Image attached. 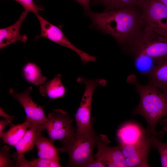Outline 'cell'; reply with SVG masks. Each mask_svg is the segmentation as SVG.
I'll use <instances>...</instances> for the list:
<instances>
[{
	"label": "cell",
	"mask_w": 167,
	"mask_h": 167,
	"mask_svg": "<svg viewBox=\"0 0 167 167\" xmlns=\"http://www.w3.org/2000/svg\"><path fill=\"white\" fill-rule=\"evenodd\" d=\"M127 49L135 56L143 54L150 57L156 65L167 58V38L145 26Z\"/></svg>",
	"instance_id": "cell-4"
},
{
	"label": "cell",
	"mask_w": 167,
	"mask_h": 167,
	"mask_svg": "<svg viewBox=\"0 0 167 167\" xmlns=\"http://www.w3.org/2000/svg\"><path fill=\"white\" fill-rule=\"evenodd\" d=\"M86 167H105L101 161L100 160L94 159L88 163Z\"/></svg>",
	"instance_id": "cell-27"
},
{
	"label": "cell",
	"mask_w": 167,
	"mask_h": 167,
	"mask_svg": "<svg viewBox=\"0 0 167 167\" xmlns=\"http://www.w3.org/2000/svg\"><path fill=\"white\" fill-rule=\"evenodd\" d=\"M10 148L5 146L1 148L0 151V167H14V162L11 158Z\"/></svg>",
	"instance_id": "cell-23"
},
{
	"label": "cell",
	"mask_w": 167,
	"mask_h": 167,
	"mask_svg": "<svg viewBox=\"0 0 167 167\" xmlns=\"http://www.w3.org/2000/svg\"><path fill=\"white\" fill-rule=\"evenodd\" d=\"M61 77V74H57L52 79L40 85L39 88L40 94L50 99L62 97L66 94V89L62 83Z\"/></svg>",
	"instance_id": "cell-16"
},
{
	"label": "cell",
	"mask_w": 167,
	"mask_h": 167,
	"mask_svg": "<svg viewBox=\"0 0 167 167\" xmlns=\"http://www.w3.org/2000/svg\"><path fill=\"white\" fill-rule=\"evenodd\" d=\"M35 144L38 150L39 158L51 160L59 163L58 151L50 139L43 136L41 131L37 132Z\"/></svg>",
	"instance_id": "cell-15"
},
{
	"label": "cell",
	"mask_w": 167,
	"mask_h": 167,
	"mask_svg": "<svg viewBox=\"0 0 167 167\" xmlns=\"http://www.w3.org/2000/svg\"><path fill=\"white\" fill-rule=\"evenodd\" d=\"M147 132L141 127L134 123H128L123 125L118 130L117 136L120 144L131 145L143 139Z\"/></svg>",
	"instance_id": "cell-13"
},
{
	"label": "cell",
	"mask_w": 167,
	"mask_h": 167,
	"mask_svg": "<svg viewBox=\"0 0 167 167\" xmlns=\"http://www.w3.org/2000/svg\"><path fill=\"white\" fill-rule=\"evenodd\" d=\"M148 83L167 93V58L156 65L149 74Z\"/></svg>",
	"instance_id": "cell-17"
},
{
	"label": "cell",
	"mask_w": 167,
	"mask_h": 167,
	"mask_svg": "<svg viewBox=\"0 0 167 167\" xmlns=\"http://www.w3.org/2000/svg\"><path fill=\"white\" fill-rule=\"evenodd\" d=\"M110 143L105 135L97 136L96 146L97 152L94 157L101 161L105 167H126L120 145L109 147Z\"/></svg>",
	"instance_id": "cell-10"
},
{
	"label": "cell",
	"mask_w": 167,
	"mask_h": 167,
	"mask_svg": "<svg viewBox=\"0 0 167 167\" xmlns=\"http://www.w3.org/2000/svg\"><path fill=\"white\" fill-rule=\"evenodd\" d=\"M97 137L93 130L88 133L74 131L61 141L62 146L58 149L68 153L67 167H86L94 159L93 151L96 145Z\"/></svg>",
	"instance_id": "cell-3"
},
{
	"label": "cell",
	"mask_w": 167,
	"mask_h": 167,
	"mask_svg": "<svg viewBox=\"0 0 167 167\" xmlns=\"http://www.w3.org/2000/svg\"><path fill=\"white\" fill-rule=\"evenodd\" d=\"M0 116L9 121L11 124L12 123V122L15 118L14 116H10L5 113L3 111V109L1 107H0Z\"/></svg>",
	"instance_id": "cell-29"
},
{
	"label": "cell",
	"mask_w": 167,
	"mask_h": 167,
	"mask_svg": "<svg viewBox=\"0 0 167 167\" xmlns=\"http://www.w3.org/2000/svg\"><path fill=\"white\" fill-rule=\"evenodd\" d=\"M28 13L24 11L15 23L9 27L0 29V49L17 41L24 43L28 39L27 36L25 34H21L20 28Z\"/></svg>",
	"instance_id": "cell-12"
},
{
	"label": "cell",
	"mask_w": 167,
	"mask_h": 167,
	"mask_svg": "<svg viewBox=\"0 0 167 167\" xmlns=\"http://www.w3.org/2000/svg\"><path fill=\"white\" fill-rule=\"evenodd\" d=\"M19 2L24 8V11L27 12H30L36 16L39 10H43L41 7L37 5L33 0H14Z\"/></svg>",
	"instance_id": "cell-24"
},
{
	"label": "cell",
	"mask_w": 167,
	"mask_h": 167,
	"mask_svg": "<svg viewBox=\"0 0 167 167\" xmlns=\"http://www.w3.org/2000/svg\"><path fill=\"white\" fill-rule=\"evenodd\" d=\"M139 0H101L106 7L105 11L137 5Z\"/></svg>",
	"instance_id": "cell-21"
},
{
	"label": "cell",
	"mask_w": 167,
	"mask_h": 167,
	"mask_svg": "<svg viewBox=\"0 0 167 167\" xmlns=\"http://www.w3.org/2000/svg\"><path fill=\"white\" fill-rule=\"evenodd\" d=\"M76 82L85 85V89L75 117L76 123V132L87 133L93 130L91 119V107L92 95L95 89L99 86H105L106 81L103 79L94 80L79 77Z\"/></svg>",
	"instance_id": "cell-5"
},
{
	"label": "cell",
	"mask_w": 167,
	"mask_h": 167,
	"mask_svg": "<svg viewBox=\"0 0 167 167\" xmlns=\"http://www.w3.org/2000/svg\"><path fill=\"white\" fill-rule=\"evenodd\" d=\"M48 117L46 129L49 139L53 142L63 140L74 131L71 125L73 119L66 111L55 109Z\"/></svg>",
	"instance_id": "cell-8"
},
{
	"label": "cell",
	"mask_w": 167,
	"mask_h": 167,
	"mask_svg": "<svg viewBox=\"0 0 167 167\" xmlns=\"http://www.w3.org/2000/svg\"><path fill=\"white\" fill-rule=\"evenodd\" d=\"M32 90V88L29 87L24 92L17 93L11 88L9 92L10 95L23 107L26 116V121L46 125L48 119L45 115L44 107L35 103L31 98L30 93Z\"/></svg>",
	"instance_id": "cell-11"
},
{
	"label": "cell",
	"mask_w": 167,
	"mask_h": 167,
	"mask_svg": "<svg viewBox=\"0 0 167 167\" xmlns=\"http://www.w3.org/2000/svg\"><path fill=\"white\" fill-rule=\"evenodd\" d=\"M36 16L40 23L41 33L40 35L36 36V39L41 37H45L57 44L72 49L79 56L81 61L85 64L88 62H94L96 61V58L95 57L89 55L73 45L59 28L50 23L39 14Z\"/></svg>",
	"instance_id": "cell-7"
},
{
	"label": "cell",
	"mask_w": 167,
	"mask_h": 167,
	"mask_svg": "<svg viewBox=\"0 0 167 167\" xmlns=\"http://www.w3.org/2000/svg\"><path fill=\"white\" fill-rule=\"evenodd\" d=\"M31 162L32 167H62L59 163L40 158L33 159Z\"/></svg>",
	"instance_id": "cell-25"
},
{
	"label": "cell",
	"mask_w": 167,
	"mask_h": 167,
	"mask_svg": "<svg viewBox=\"0 0 167 167\" xmlns=\"http://www.w3.org/2000/svg\"><path fill=\"white\" fill-rule=\"evenodd\" d=\"M9 124H11V123L7 119L0 121V135L3 132L4 130Z\"/></svg>",
	"instance_id": "cell-30"
},
{
	"label": "cell",
	"mask_w": 167,
	"mask_h": 167,
	"mask_svg": "<svg viewBox=\"0 0 167 167\" xmlns=\"http://www.w3.org/2000/svg\"><path fill=\"white\" fill-rule=\"evenodd\" d=\"M29 122L31 125L29 129L27 131L22 138L15 146L16 154L18 155H24L26 152L32 150L35 144L37 132L46 129V125L45 124Z\"/></svg>",
	"instance_id": "cell-14"
},
{
	"label": "cell",
	"mask_w": 167,
	"mask_h": 167,
	"mask_svg": "<svg viewBox=\"0 0 167 167\" xmlns=\"http://www.w3.org/2000/svg\"><path fill=\"white\" fill-rule=\"evenodd\" d=\"M40 67L36 64L28 62L22 69L23 76L26 81L36 86L42 85L45 82L46 77L42 75Z\"/></svg>",
	"instance_id": "cell-19"
},
{
	"label": "cell",
	"mask_w": 167,
	"mask_h": 167,
	"mask_svg": "<svg viewBox=\"0 0 167 167\" xmlns=\"http://www.w3.org/2000/svg\"><path fill=\"white\" fill-rule=\"evenodd\" d=\"M152 146L158 150L160 156L161 166L167 167V143H164L158 139V137L150 136Z\"/></svg>",
	"instance_id": "cell-20"
},
{
	"label": "cell",
	"mask_w": 167,
	"mask_h": 167,
	"mask_svg": "<svg viewBox=\"0 0 167 167\" xmlns=\"http://www.w3.org/2000/svg\"><path fill=\"white\" fill-rule=\"evenodd\" d=\"M162 3L167 8V0H158Z\"/></svg>",
	"instance_id": "cell-32"
},
{
	"label": "cell",
	"mask_w": 167,
	"mask_h": 167,
	"mask_svg": "<svg viewBox=\"0 0 167 167\" xmlns=\"http://www.w3.org/2000/svg\"><path fill=\"white\" fill-rule=\"evenodd\" d=\"M11 125L10 129L3 132L0 137L5 143L15 146L23 137L27 129H29L31 125L26 121L22 124L14 125L11 123Z\"/></svg>",
	"instance_id": "cell-18"
},
{
	"label": "cell",
	"mask_w": 167,
	"mask_h": 167,
	"mask_svg": "<svg viewBox=\"0 0 167 167\" xmlns=\"http://www.w3.org/2000/svg\"><path fill=\"white\" fill-rule=\"evenodd\" d=\"M135 57V65L140 71L143 72L149 71V73L155 67L151 66L152 63L155 62L150 57L145 55L140 54Z\"/></svg>",
	"instance_id": "cell-22"
},
{
	"label": "cell",
	"mask_w": 167,
	"mask_h": 167,
	"mask_svg": "<svg viewBox=\"0 0 167 167\" xmlns=\"http://www.w3.org/2000/svg\"><path fill=\"white\" fill-rule=\"evenodd\" d=\"M79 3L86 12L90 11L89 4L91 0H75Z\"/></svg>",
	"instance_id": "cell-28"
},
{
	"label": "cell",
	"mask_w": 167,
	"mask_h": 167,
	"mask_svg": "<svg viewBox=\"0 0 167 167\" xmlns=\"http://www.w3.org/2000/svg\"><path fill=\"white\" fill-rule=\"evenodd\" d=\"M145 26L167 38V8L158 0H139L137 4Z\"/></svg>",
	"instance_id": "cell-6"
},
{
	"label": "cell",
	"mask_w": 167,
	"mask_h": 167,
	"mask_svg": "<svg viewBox=\"0 0 167 167\" xmlns=\"http://www.w3.org/2000/svg\"><path fill=\"white\" fill-rule=\"evenodd\" d=\"M16 162L17 167H32L31 161H28L25 158L24 155H18L16 153L13 156Z\"/></svg>",
	"instance_id": "cell-26"
},
{
	"label": "cell",
	"mask_w": 167,
	"mask_h": 167,
	"mask_svg": "<svg viewBox=\"0 0 167 167\" xmlns=\"http://www.w3.org/2000/svg\"><path fill=\"white\" fill-rule=\"evenodd\" d=\"M134 84L139 95L140 101L133 114L140 115L145 119L148 134L158 137L156 125L167 116V93L148 83L142 84L135 81Z\"/></svg>",
	"instance_id": "cell-2"
},
{
	"label": "cell",
	"mask_w": 167,
	"mask_h": 167,
	"mask_svg": "<svg viewBox=\"0 0 167 167\" xmlns=\"http://www.w3.org/2000/svg\"><path fill=\"white\" fill-rule=\"evenodd\" d=\"M147 134L139 142L131 145L120 144L126 167H148V157L152 147Z\"/></svg>",
	"instance_id": "cell-9"
},
{
	"label": "cell",
	"mask_w": 167,
	"mask_h": 167,
	"mask_svg": "<svg viewBox=\"0 0 167 167\" xmlns=\"http://www.w3.org/2000/svg\"><path fill=\"white\" fill-rule=\"evenodd\" d=\"M94 27L110 35L127 48L145 26L138 5L105 11L86 12Z\"/></svg>",
	"instance_id": "cell-1"
},
{
	"label": "cell",
	"mask_w": 167,
	"mask_h": 167,
	"mask_svg": "<svg viewBox=\"0 0 167 167\" xmlns=\"http://www.w3.org/2000/svg\"><path fill=\"white\" fill-rule=\"evenodd\" d=\"M159 122L161 125L165 128L167 127V118L162 119Z\"/></svg>",
	"instance_id": "cell-31"
}]
</instances>
